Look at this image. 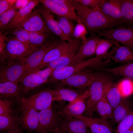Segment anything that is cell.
<instances>
[{"instance_id":"obj_1","label":"cell","mask_w":133,"mask_h":133,"mask_svg":"<svg viewBox=\"0 0 133 133\" xmlns=\"http://www.w3.org/2000/svg\"><path fill=\"white\" fill-rule=\"evenodd\" d=\"M69 1L78 17L90 31L107 29L118 26L124 23L110 19L103 13L100 9L87 7L75 0Z\"/></svg>"},{"instance_id":"obj_2","label":"cell","mask_w":133,"mask_h":133,"mask_svg":"<svg viewBox=\"0 0 133 133\" xmlns=\"http://www.w3.org/2000/svg\"><path fill=\"white\" fill-rule=\"evenodd\" d=\"M54 98L52 89L47 88L27 98L22 97L16 101L20 110L33 108L40 111L49 107Z\"/></svg>"},{"instance_id":"obj_3","label":"cell","mask_w":133,"mask_h":133,"mask_svg":"<svg viewBox=\"0 0 133 133\" xmlns=\"http://www.w3.org/2000/svg\"><path fill=\"white\" fill-rule=\"evenodd\" d=\"M106 56L104 54L85 60L77 64L68 66L53 70L46 83L52 86L58 82L65 79L73 74L82 70L85 68L102 60H105Z\"/></svg>"},{"instance_id":"obj_4","label":"cell","mask_w":133,"mask_h":133,"mask_svg":"<svg viewBox=\"0 0 133 133\" xmlns=\"http://www.w3.org/2000/svg\"><path fill=\"white\" fill-rule=\"evenodd\" d=\"M111 80L109 77L103 74H96L88 86V99L86 101V114L92 117L96 111L97 105L103 94L104 89L106 83Z\"/></svg>"},{"instance_id":"obj_5","label":"cell","mask_w":133,"mask_h":133,"mask_svg":"<svg viewBox=\"0 0 133 133\" xmlns=\"http://www.w3.org/2000/svg\"><path fill=\"white\" fill-rule=\"evenodd\" d=\"M38 117L39 127L35 133H52L61 128L64 118L52 104L49 108L39 111Z\"/></svg>"},{"instance_id":"obj_6","label":"cell","mask_w":133,"mask_h":133,"mask_svg":"<svg viewBox=\"0 0 133 133\" xmlns=\"http://www.w3.org/2000/svg\"><path fill=\"white\" fill-rule=\"evenodd\" d=\"M33 51L15 37L7 38L2 53L6 62L5 66L12 65L16 61L23 59Z\"/></svg>"},{"instance_id":"obj_7","label":"cell","mask_w":133,"mask_h":133,"mask_svg":"<svg viewBox=\"0 0 133 133\" xmlns=\"http://www.w3.org/2000/svg\"><path fill=\"white\" fill-rule=\"evenodd\" d=\"M63 40L60 39L51 38L36 50L30 53L21 60L24 67L31 71L41 62L46 54L55 47Z\"/></svg>"},{"instance_id":"obj_8","label":"cell","mask_w":133,"mask_h":133,"mask_svg":"<svg viewBox=\"0 0 133 133\" xmlns=\"http://www.w3.org/2000/svg\"><path fill=\"white\" fill-rule=\"evenodd\" d=\"M48 11L56 16L68 18L78 23H82L75 11L68 0H39Z\"/></svg>"},{"instance_id":"obj_9","label":"cell","mask_w":133,"mask_h":133,"mask_svg":"<svg viewBox=\"0 0 133 133\" xmlns=\"http://www.w3.org/2000/svg\"><path fill=\"white\" fill-rule=\"evenodd\" d=\"M106 39L121 43L133 51V32L132 28L118 27L114 29L96 31Z\"/></svg>"},{"instance_id":"obj_10","label":"cell","mask_w":133,"mask_h":133,"mask_svg":"<svg viewBox=\"0 0 133 133\" xmlns=\"http://www.w3.org/2000/svg\"><path fill=\"white\" fill-rule=\"evenodd\" d=\"M17 28L23 29L29 32H40L51 36L53 34L47 27L38 9L33 10L13 29Z\"/></svg>"},{"instance_id":"obj_11","label":"cell","mask_w":133,"mask_h":133,"mask_svg":"<svg viewBox=\"0 0 133 133\" xmlns=\"http://www.w3.org/2000/svg\"><path fill=\"white\" fill-rule=\"evenodd\" d=\"M95 76L92 73L82 70L58 82L52 87L68 86L84 92V90L89 86Z\"/></svg>"},{"instance_id":"obj_12","label":"cell","mask_w":133,"mask_h":133,"mask_svg":"<svg viewBox=\"0 0 133 133\" xmlns=\"http://www.w3.org/2000/svg\"><path fill=\"white\" fill-rule=\"evenodd\" d=\"M87 90L74 100L57 109L60 114L65 118H78L83 116L86 108V99L88 98Z\"/></svg>"},{"instance_id":"obj_13","label":"cell","mask_w":133,"mask_h":133,"mask_svg":"<svg viewBox=\"0 0 133 133\" xmlns=\"http://www.w3.org/2000/svg\"><path fill=\"white\" fill-rule=\"evenodd\" d=\"M83 42L81 40L74 38L68 41V47L64 53L59 58L48 63L47 67L55 69L69 66Z\"/></svg>"},{"instance_id":"obj_14","label":"cell","mask_w":133,"mask_h":133,"mask_svg":"<svg viewBox=\"0 0 133 133\" xmlns=\"http://www.w3.org/2000/svg\"><path fill=\"white\" fill-rule=\"evenodd\" d=\"M100 38L92 34L83 42L78 52L72 59L70 65L77 64L84 61L86 58L95 54L97 44Z\"/></svg>"},{"instance_id":"obj_15","label":"cell","mask_w":133,"mask_h":133,"mask_svg":"<svg viewBox=\"0 0 133 133\" xmlns=\"http://www.w3.org/2000/svg\"><path fill=\"white\" fill-rule=\"evenodd\" d=\"M28 73L22 64L21 60L15 62L12 65L0 68V83L6 82H19Z\"/></svg>"},{"instance_id":"obj_16","label":"cell","mask_w":133,"mask_h":133,"mask_svg":"<svg viewBox=\"0 0 133 133\" xmlns=\"http://www.w3.org/2000/svg\"><path fill=\"white\" fill-rule=\"evenodd\" d=\"M21 111V114L18 118L21 128L28 133L36 132L39 127V112L33 108H28Z\"/></svg>"},{"instance_id":"obj_17","label":"cell","mask_w":133,"mask_h":133,"mask_svg":"<svg viewBox=\"0 0 133 133\" xmlns=\"http://www.w3.org/2000/svg\"><path fill=\"white\" fill-rule=\"evenodd\" d=\"M53 101L71 102L82 95L84 92L72 87L58 86L53 87Z\"/></svg>"},{"instance_id":"obj_18","label":"cell","mask_w":133,"mask_h":133,"mask_svg":"<svg viewBox=\"0 0 133 133\" xmlns=\"http://www.w3.org/2000/svg\"><path fill=\"white\" fill-rule=\"evenodd\" d=\"M38 9L50 31L52 33L58 36L62 40L68 41H70L64 34L57 21L55 19L52 14L42 5Z\"/></svg>"},{"instance_id":"obj_19","label":"cell","mask_w":133,"mask_h":133,"mask_svg":"<svg viewBox=\"0 0 133 133\" xmlns=\"http://www.w3.org/2000/svg\"><path fill=\"white\" fill-rule=\"evenodd\" d=\"M88 126L91 133H113V128L108 120L83 116L78 117Z\"/></svg>"},{"instance_id":"obj_20","label":"cell","mask_w":133,"mask_h":133,"mask_svg":"<svg viewBox=\"0 0 133 133\" xmlns=\"http://www.w3.org/2000/svg\"><path fill=\"white\" fill-rule=\"evenodd\" d=\"M23 92L18 82H6L0 83V98L4 100H17L22 97Z\"/></svg>"},{"instance_id":"obj_21","label":"cell","mask_w":133,"mask_h":133,"mask_svg":"<svg viewBox=\"0 0 133 133\" xmlns=\"http://www.w3.org/2000/svg\"><path fill=\"white\" fill-rule=\"evenodd\" d=\"M60 129L68 133H88L89 131L85 123L81 119L77 117H64Z\"/></svg>"},{"instance_id":"obj_22","label":"cell","mask_w":133,"mask_h":133,"mask_svg":"<svg viewBox=\"0 0 133 133\" xmlns=\"http://www.w3.org/2000/svg\"><path fill=\"white\" fill-rule=\"evenodd\" d=\"M68 42L63 41L59 45L49 51L39 64L31 72H35L46 67L49 63L59 58L65 52L68 46Z\"/></svg>"},{"instance_id":"obj_23","label":"cell","mask_w":133,"mask_h":133,"mask_svg":"<svg viewBox=\"0 0 133 133\" xmlns=\"http://www.w3.org/2000/svg\"><path fill=\"white\" fill-rule=\"evenodd\" d=\"M100 9L103 13L110 19L124 23L118 0H105Z\"/></svg>"},{"instance_id":"obj_24","label":"cell","mask_w":133,"mask_h":133,"mask_svg":"<svg viewBox=\"0 0 133 133\" xmlns=\"http://www.w3.org/2000/svg\"><path fill=\"white\" fill-rule=\"evenodd\" d=\"M133 110V104L127 98H122L118 105L114 109L111 120L114 123L119 122Z\"/></svg>"},{"instance_id":"obj_25","label":"cell","mask_w":133,"mask_h":133,"mask_svg":"<svg viewBox=\"0 0 133 133\" xmlns=\"http://www.w3.org/2000/svg\"><path fill=\"white\" fill-rule=\"evenodd\" d=\"M104 94L113 111L122 98L117 85L113 83L111 80H109L104 86Z\"/></svg>"},{"instance_id":"obj_26","label":"cell","mask_w":133,"mask_h":133,"mask_svg":"<svg viewBox=\"0 0 133 133\" xmlns=\"http://www.w3.org/2000/svg\"><path fill=\"white\" fill-rule=\"evenodd\" d=\"M23 93L26 94L31 90L43 84V80L35 72H30L25 75L18 82Z\"/></svg>"},{"instance_id":"obj_27","label":"cell","mask_w":133,"mask_h":133,"mask_svg":"<svg viewBox=\"0 0 133 133\" xmlns=\"http://www.w3.org/2000/svg\"><path fill=\"white\" fill-rule=\"evenodd\" d=\"M40 2L39 0H31L26 7L18 10L9 23L7 29L13 30L15 27L24 19Z\"/></svg>"},{"instance_id":"obj_28","label":"cell","mask_w":133,"mask_h":133,"mask_svg":"<svg viewBox=\"0 0 133 133\" xmlns=\"http://www.w3.org/2000/svg\"><path fill=\"white\" fill-rule=\"evenodd\" d=\"M115 46V51L111 57L110 59L121 63L133 61V50L126 46L119 45L117 42Z\"/></svg>"},{"instance_id":"obj_29","label":"cell","mask_w":133,"mask_h":133,"mask_svg":"<svg viewBox=\"0 0 133 133\" xmlns=\"http://www.w3.org/2000/svg\"><path fill=\"white\" fill-rule=\"evenodd\" d=\"M18 117L11 114L0 116V131L3 133L15 130L19 127Z\"/></svg>"},{"instance_id":"obj_30","label":"cell","mask_w":133,"mask_h":133,"mask_svg":"<svg viewBox=\"0 0 133 133\" xmlns=\"http://www.w3.org/2000/svg\"><path fill=\"white\" fill-rule=\"evenodd\" d=\"M99 70L133 80V61L123 65L112 68H100Z\"/></svg>"},{"instance_id":"obj_31","label":"cell","mask_w":133,"mask_h":133,"mask_svg":"<svg viewBox=\"0 0 133 133\" xmlns=\"http://www.w3.org/2000/svg\"><path fill=\"white\" fill-rule=\"evenodd\" d=\"M28 32L30 36V48L33 51L53 38L47 34L40 32Z\"/></svg>"},{"instance_id":"obj_32","label":"cell","mask_w":133,"mask_h":133,"mask_svg":"<svg viewBox=\"0 0 133 133\" xmlns=\"http://www.w3.org/2000/svg\"><path fill=\"white\" fill-rule=\"evenodd\" d=\"M96 111L102 119L108 120L112 118L113 110L104 93L102 97L97 105Z\"/></svg>"},{"instance_id":"obj_33","label":"cell","mask_w":133,"mask_h":133,"mask_svg":"<svg viewBox=\"0 0 133 133\" xmlns=\"http://www.w3.org/2000/svg\"><path fill=\"white\" fill-rule=\"evenodd\" d=\"M124 23H133V0H118Z\"/></svg>"},{"instance_id":"obj_34","label":"cell","mask_w":133,"mask_h":133,"mask_svg":"<svg viewBox=\"0 0 133 133\" xmlns=\"http://www.w3.org/2000/svg\"><path fill=\"white\" fill-rule=\"evenodd\" d=\"M56 20L65 35L70 40L73 38L75 26L71 19L66 17L56 16Z\"/></svg>"},{"instance_id":"obj_35","label":"cell","mask_w":133,"mask_h":133,"mask_svg":"<svg viewBox=\"0 0 133 133\" xmlns=\"http://www.w3.org/2000/svg\"><path fill=\"white\" fill-rule=\"evenodd\" d=\"M117 42L100 38L97 44L95 54L96 56H101L106 53L109 49L115 45Z\"/></svg>"},{"instance_id":"obj_36","label":"cell","mask_w":133,"mask_h":133,"mask_svg":"<svg viewBox=\"0 0 133 133\" xmlns=\"http://www.w3.org/2000/svg\"><path fill=\"white\" fill-rule=\"evenodd\" d=\"M122 98H127L133 93V80L124 79L117 85Z\"/></svg>"},{"instance_id":"obj_37","label":"cell","mask_w":133,"mask_h":133,"mask_svg":"<svg viewBox=\"0 0 133 133\" xmlns=\"http://www.w3.org/2000/svg\"><path fill=\"white\" fill-rule=\"evenodd\" d=\"M17 10L14 5L8 10L0 15V29H6L10 22L17 12Z\"/></svg>"},{"instance_id":"obj_38","label":"cell","mask_w":133,"mask_h":133,"mask_svg":"<svg viewBox=\"0 0 133 133\" xmlns=\"http://www.w3.org/2000/svg\"><path fill=\"white\" fill-rule=\"evenodd\" d=\"M133 124V110L119 123L115 130V133H125L131 127Z\"/></svg>"},{"instance_id":"obj_39","label":"cell","mask_w":133,"mask_h":133,"mask_svg":"<svg viewBox=\"0 0 133 133\" xmlns=\"http://www.w3.org/2000/svg\"><path fill=\"white\" fill-rule=\"evenodd\" d=\"M12 30L14 31L15 37L27 47L30 48V36L28 32L25 30L19 28H16Z\"/></svg>"},{"instance_id":"obj_40","label":"cell","mask_w":133,"mask_h":133,"mask_svg":"<svg viewBox=\"0 0 133 133\" xmlns=\"http://www.w3.org/2000/svg\"><path fill=\"white\" fill-rule=\"evenodd\" d=\"M87 33L85 25L82 23H78L75 26L73 38L81 40L83 42L86 39V35Z\"/></svg>"},{"instance_id":"obj_41","label":"cell","mask_w":133,"mask_h":133,"mask_svg":"<svg viewBox=\"0 0 133 133\" xmlns=\"http://www.w3.org/2000/svg\"><path fill=\"white\" fill-rule=\"evenodd\" d=\"M14 100L0 99V116H4L14 114V111L11 108V105Z\"/></svg>"},{"instance_id":"obj_42","label":"cell","mask_w":133,"mask_h":133,"mask_svg":"<svg viewBox=\"0 0 133 133\" xmlns=\"http://www.w3.org/2000/svg\"><path fill=\"white\" fill-rule=\"evenodd\" d=\"M78 2L87 7L94 9H100L105 1L103 0H75Z\"/></svg>"},{"instance_id":"obj_43","label":"cell","mask_w":133,"mask_h":133,"mask_svg":"<svg viewBox=\"0 0 133 133\" xmlns=\"http://www.w3.org/2000/svg\"><path fill=\"white\" fill-rule=\"evenodd\" d=\"M16 1L17 0H0V15L13 6Z\"/></svg>"},{"instance_id":"obj_44","label":"cell","mask_w":133,"mask_h":133,"mask_svg":"<svg viewBox=\"0 0 133 133\" xmlns=\"http://www.w3.org/2000/svg\"><path fill=\"white\" fill-rule=\"evenodd\" d=\"M54 69L47 67L43 70L37 71L35 72L46 83L52 71Z\"/></svg>"},{"instance_id":"obj_45","label":"cell","mask_w":133,"mask_h":133,"mask_svg":"<svg viewBox=\"0 0 133 133\" xmlns=\"http://www.w3.org/2000/svg\"><path fill=\"white\" fill-rule=\"evenodd\" d=\"M30 0H17L14 5L17 10H19L27 7L29 4Z\"/></svg>"},{"instance_id":"obj_46","label":"cell","mask_w":133,"mask_h":133,"mask_svg":"<svg viewBox=\"0 0 133 133\" xmlns=\"http://www.w3.org/2000/svg\"><path fill=\"white\" fill-rule=\"evenodd\" d=\"M7 37L5 34L0 33V53L3 50L5 45V41Z\"/></svg>"},{"instance_id":"obj_47","label":"cell","mask_w":133,"mask_h":133,"mask_svg":"<svg viewBox=\"0 0 133 133\" xmlns=\"http://www.w3.org/2000/svg\"><path fill=\"white\" fill-rule=\"evenodd\" d=\"M3 133H24L23 132V130L20 127L14 130L7 131Z\"/></svg>"},{"instance_id":"obj_48","label":"cell","mask_w":133,"mask_h":133,"mask_svg":"<svg viewBox=\"0 0 133 133\" xmlns=\"http://www.w3.org/2000/svg\"><path fill=\"white\" fill-rule=\"evenodd\" d=\"M51 133H68L60 129H58L56 130L53 132Z\"/></svg>"},{"instance_id":"obj_49","label":"cell","mask_w":133,"mask_h":133,"mask_svg":"<svg viewBox=\"0 0 133 133\" xmlns=\"http://www.w3.org/2000/svg\"><path fill=\"white\" fill-rule=\"evenodd\" d=\"M88 133H91L90 130L89 131Z\"/></svg>"},{"instance_id":"obj_50","label":"cell","mask_w":133,"mask_h":133,"mask_svg":"<svg viewBox=\"0 0 133 133\" xmlns=\"http://www.w3.org/2000/svg\"><path fill=\"white\" fill-rule=\"evenodd\" d=\"M131 133H133V130Z\"/></svg>"},{"instance_id":"obj_51","label":"cell","mask_w":133,"mask_h":133,"mask_svg":"<svg viewBox=\"0 0 133 133\" xmlns=\"http://www.w3.org/2000/svg\"><path fill=\"white\" fill-rule=\"evenodd\" d=\"M132 31L133 32V28H132Z\"/></svg>"}]
</instances>
